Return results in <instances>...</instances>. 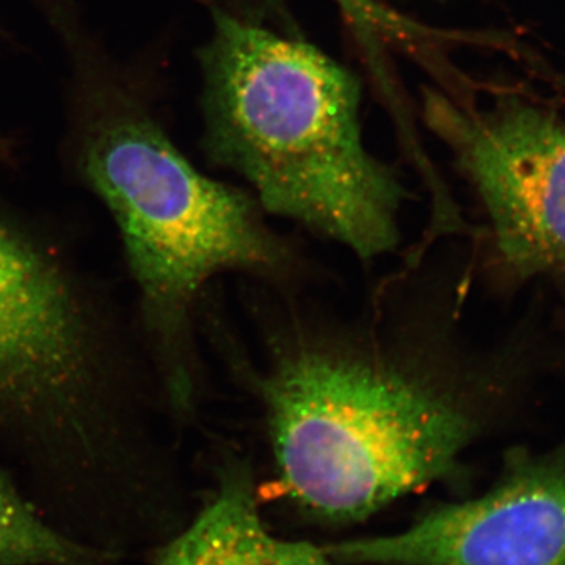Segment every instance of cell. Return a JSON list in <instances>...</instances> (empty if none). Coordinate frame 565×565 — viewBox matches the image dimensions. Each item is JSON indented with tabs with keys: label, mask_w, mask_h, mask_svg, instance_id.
Wrapping results in <instances>:
<instances>
[{
	"label": "cell",
	"mask_w": 565,
	"mask_h": 565,
	"mask_svg": "<svg viewBox=\"0 0 565 565\" xmlns=\"http://www.w3.org/2000/svg\"><path fill=\"white\" fill-rule=\"evenodd\" d=\"M82 170L109 207L177 407L191 403L189 323L196 297L228 270L277 274L288 250L253 196L204 177L147 118L107 121Z\"/></svg>",
	"instance_id": "277c9868"
},
{
	"label": "cell",
	"mask_w": 565,
	"mask_h": 565,
	"mask_svg": "<svg viewBox=\"0 0 565 565\" xmlns=\"http://www.w3.org/2000/svg\"><path fill=\"white\" fill-rule=\"evenodd\" d=\"M156 565H343L307 542L274 537L264 526L250 478L226 471L214 498L156 555Z\"/></svg>",
	"instance_id": "52a82bcc"
},
{
	"label": "cell",
	"mask_w": 565,
	"mask_h": 565,
	"mask_svg": "<svg viewBox=\"0 0 565 565\" xmlns=\"http://www.w3.org/2000/svg\"><path fill=\"white\" fill-rule=\"evenodd\" d=\"M102 318L39 241L0 221V429L20 438L54 501L52 525L114 548L151 530L139 467L117 438Z\"/></svg>",
	"instance_id": "3957f363"
},
{
	"label": "cell",
	"mask_w": 565,
	"mask_h": 565,
	"mask_svg": "<svg viewBox=\"0 0 565 565\" xmlns=\"http://www.w3.org/2000/svg\"><path fill=\"white\" fill-rule=\"evenodd\" d=\"M430 128L455 152L515 277L565 270V120L519 98L468 109L426 98Z\"/></svg>",
	"instance_id": "5b68a950"
},
{
	"label": "cell",
	"mask_w": 565,
	"mask_h": 565,
	"mask_svg": "<svg viewBox=\"0 0 565 565\" xmlns=\"http://www.w3.org/2000/svg\"><path fill=\"white\" fill-rule=\"evenodd\" d=\"M258 390L282 490L329 522L366 519L448 478L482 429L457 374L388 341H294Z\"/></svg>",
	"instance_id": "6da1fadb"
},
{
	"label": "cell",
	"mask_w": 565,
	"mask_h": 565,
	"mask_svg": "<svg viewBox=\"0 0 565 565\" xmlns=\"http://www.w3.org/2000/svg\"><path fill=\"white\" fill-rule=\"evenodd\" d=\"M340 564L565 565V444L516 452L484 494L386 537L327 546Z\"/></svg>",
	"instance_id": "8992f818"
},
{
	"label": "cell",
	"mask_w": 565,
	"mask_h": 565,
	"mask_svg": "<svg viewBox=\"0 0 565 565\" xmlns=\"http://www.w3.org/2000/svg\"><path fill=\"white\" fill-rule=\"evenodd\" d=\"M202 68L204 148L250 184L263 211L364 262L399 245L404 188L364 147L351 71L313 44L223 11Z\"/></svg>",
	"instance_id": "7a4b0ae2"
},
{
	"label": "cell",
	"mask_w": 565,
	"mask_h": 565,
	"mask_svg": "<svg viewBox=\"0 0 565 565\" xmlns=\"http://www.w3.org/2000/svg\"><path fill=\"white\" fill-rule=\"evenodd\" d=\"M0 152H2V148H0Z\"/></svg>",
	"instance_id": "9c48e42d"
},
{
	"label": "cell",
	"mask_w": 565,
	"mask_h": 565,
	"mask_svg": "<svg viewBox=\"0 0 565 565\" xmlns=\"http://www.w3.org/2000/svg\"><path fill=\"white\" fill-rule=\"evenodd\" d=\"M99 552L51 525L6 471L0 470V565H114Z\"/></svg>",
	"instance_id": "ba28073f"
}]
</instances>
